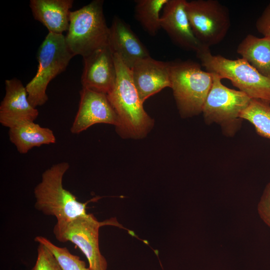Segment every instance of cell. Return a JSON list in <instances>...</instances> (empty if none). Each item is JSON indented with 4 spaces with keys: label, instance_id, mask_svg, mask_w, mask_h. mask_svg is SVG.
<instances>
[{
    "label": "cell",
    "instance_id": "1",
    "mask_svg": "<svg viewBox=\"0 0 270 270\" xmlns=\"http://www.w3.org/2000/svg\"><path fill=\"white\" fill-rule=\"evenodd\" d=\"M113 54L116 79L114 88L107 95L118 117L116 130L124 138H142L152 128L154 120L144 108L132 81L130 68L118 55Z\"/></svg>",
    "mask_w": 270,
    "mask_h": 270
},
{
    "label": "cell",
    "instance_id": "2",
    "mask_svg": "<svg viewBox=\"0 0 270 270\" xmlns=\"http://www.w3.org/2000/svg\"><path fill=\"white\" fill-rule=\"evenodd\" d=\"M69 168L67 162L53 164L44 172L40 182L34 188L35 208L44 215L54 216L57 222L87 214V203L79 202L64 188L63 178Z\"/></svg>",
    "mask_w": 270,
    "mask_h": 270
},
{
    "label": "cell",
    "instance_id": "3",
    "mask_svg": "<svg viewBox=\"0 0 270 270\" xmlns=\"http://www.w3.org/2000/svg\"><path fill=\"white\" fill-rule=\"evenodd\" d=\"M103 3L94 0L71 12L65 40L74 56L84 58L108 46L110 28L104 14Z\"/></svg>",
    "mask_w": 270,
    "mask_h": 270
},
{
    "label": "cell",
    "instance_id": "4",
    "mask_svg": "<svg viewBox=\"0 0 270 270\" xmlns=\"http://www.w3.org/2000/svg\"><path fill=\"white\" fill-rule=\"evenodd\" d=\"M170 64V88L180 116L186 118L201 114L212 86V74L190 60Z\"/></svg>",
    "mask_w": 270,
    "mask_h": 270
},
{
    "label": "cell",
    "instance_id": "5",
    "mask_svg": "<svg viewBox=\"0 0 270 270\" xmlns=\"http://www.w3.org/2000/svg\"><path fill=\"white\" fill-rule=\"evenodd\" d=\"M196 54L206 71L230 80L251 99L270 104V79L261 74L245 60L242 58L230 60L213 55L210 48L203 46Z\"/></svg>",
    "mask_w": 270,
    "mask_h": 270
},
{
    "label": "cell",
    "instance_id": "6",
    "mask_svg": "<svg viewBox=\"0 0 270 270\" xmlns=\"http://www.w3.org/2000/svg\"><path fill=\"white\" fill-rule=\"evenodd\" d=\"M74 56L63 34L48 32L38 48L37 72L26 86L28 100L32 106L36 108L47 102L48 84L65 70Z\"/></svg>",
    "mask_w": 270,
    "mask_h": 270
},
{
    "label": "cell",
    "instance_id": "7",
    "mask_svg": "<svg viewBox=\"0 0 270 270\" xmlns=\"http://www.w3.org/2000/svg\"><path fill=\"white\" fill-rule=\"evenodd\" d=\"M210 73L212 84L202 112L204 120L208 124H219L224 135L232 136L240 129L243 120L240 114L252 99L239 90L226 87L220 76Z\"/></svg>",
    "mask_w": 270,
    "mask_h": 270
},
{
    "label": "cell",
    "instance_id": "8",
    "mask_svg": "<svg viewBox=\"0 0 270 270\" xmlns=\"http://www.w3.org/2000/svg\"><path fill=\"white\" fill-rule=\"evenodd\" d=\"M116 220L99 222L92 214H86L74 218L57 222L53 228L56 239L70 242L84 254L92 270H106L108 262L99 247V230L105 225H116Z\"/></svg>",
    "mask_w": 270,
    "mask_h": 270
},
{
    "label": "cell",
    "instance_id": "9",
    "mask_svg": "<svg viewBox=\"0 0 270 270\" xmlns=\"http://www.w3.org/2000/svg\"><path fill=\"white\" fill-rule=\"evenodd\" d=\"M186 11L193 33L202 46L210 48L226 36L230 26V13L218 0L186 1Z\"/></svg>",
    "mask_w": 270,
    "mask_h": 270
},
{
    "label": "cell",
    "instance_id": "10",
    "mask_svg": "<svg viewBox=\"0 0 270 270\" xmlns=\"http://www.w3.org/2000/svg\"><path fill=\"white\" fill-rule=\"evenodd\" d=\"M80 94L78 109L70 129L72 134H78L96 124L118 126V116L106 94L82 88Z\"/></svg>",
    "mask_w": 270,
    "mask_h": 270
},
{
    "label": "cell",
    "instance_id": "11",
    "mask_svg": "<svg viewBox=\"0 0 270 270\" xmlns=\"http://www.w3.org/2000/svg\"><path fill=\"white\" fill-rule=\"evenodd\" d=\"M83 59L82 88L108 94L114 88L116 79L114 54L109 46L98 50Z\"/></svg>",
    "mask_w": 270,
    "mask_h": 270
},
{
    "label": "cell",
    "instance_id": "12",
    "mask_svg": "<svg viewBox=\"0 0 270 270\" xmlns=\"http://www.w3.org/2000/svg\"><path fill=\"white\" fill-rule=\"evenodd\" d=\"M5 96L0 105V123L9 128L34 122L38 111L32 106L22 82L16 78L5 81Z\"/></svg>",
    "mask_w": 270,
    "mask_h": 270
},
{
    "label": "cell",
    "instance_id": "13",
    "mask_svg": "<svg viewBox=\"0 0 270 270\" xmlns=\"http://www.w3.org/2000/svg\"><path fill=\"white\" fill-rule=\"evenodd\" d=\"M186 0H168L160 16L161 28L182 48L196 52L202 46L194 36L186 11Z\"/></svg>",
    "mask_w": 270,
    "mask_h": 270
},
{
    "label": "cell",
    "instance_id": "14",
    "mask_svg": "<svg viewBox=\"0 0 270 270\" xmlns=\"http://www.w3.org/2000/svg\"><path fill=\"white\" fill-rule=\"evenodd\" d=\"M140 98L144 102L165 88L171 87L170 62L148 57L136 62L130 69Z\"/></svg>",
    "mask_w": 270,
    "mask_h": 270
},
{
    "label": "cell",
    "instance_id": "15",
    "mask_svg": "<svg viewBox=\"0 0 270 270\" xmlns=\"http://www.w3.org/2000/svg\"><path fill=\"white\" fill-rule=\"evenodd\" d=\"M108 46L130 69L138 61L150 56L130 26L118 16L114 18L110 28Z\"/></svg>",
    "mask_w": 270,
    "mask_h": 270
},
{
    "label": "cell",
    "instance_id": "16",
    "mask_svg": "<svg viewBox=\"0 0 270 270\" xmlns=\"http://www.w3.org/2000/svg\"><path fill=\"white\" fill-rule=\"evenodd\" d=\"M72 0H30V7L34 18L50 32L62 34L70 24Z\"/></svg>",
    "mask_w": 270,
    "mask_h": 270
},
{
    "label": "cell",
    "instance_id": "17",
    "mask_svg": "<svg viewBox=\"0 0 270 270\" xmlns=\"http://www.w3.org/2000/svg\"><path fill=\"white\" fill-rule=\"evenodd\" d=\"M10 140L20 154H26L34 147L54 144L56 136L52 130L34 122L20 124L9 128Z\"/></svg>",
    "mask_w": 270,
    "mask_h": 270
},
{
    "label": "cell",
    "instance_id": "18",
    "mask_svg": "<svg viewBox=\"0 0 270 270\" xmlns=\"http://www.w3.org/2000/svg\"><path fill=\"white\" fill-rule=\"evenodd\" d=\"M236 52L261 74L270 79V38L248 34L239 44Z\"/></svg>",
    "mask_w": 270,
    "mask_h": 270
},
{
    "label": "cell",
    "instance_id": "19",
    "mask_svg": "<svg viewBox=\"0 0 270 270\" xmlns=\"http://www.w3.org/2000/svg\"><path fill=\"white\" fill-rule=\"evenodd\" d=\"M168 0L135 1V18L150 35L154 36L161 28L160 12Z\"/></svg>",
    "mask_w": 270,
    "mask_h": 270
},
{
    "label": "cell",
    "instance_id": "20",
    "mask_svg": "<svg viewBox=\"0 0 270 270\" xmlns=\"http://www.w3.org/2000/svg\"><path fill=\"white\" fill-rule=\"evenodd\" d=\"M240 118L249 122L258 135L270 140V104L252 99Z\"/></svg>",
    "mask_w": 270,
    "mask_h": 270
},
{
    "label": "cell",
    "instance_id": "21",
    "mask_svg": "<svg viewBox=\"0 0 270 270\" xmlns=\"http://www.w3.org/2000/svg\"><path fill=\"white\" fill-rule=\"evenodd\" d=\"M34 240L44 244L52 252L64 270H92L86 266L85 262L78 256L72 254L66 247L58 246L42 236H37Z\"/></svg>",
    "mask_w": 270,
    "mask_h": 270
},
{
    "label": "cell",
    "instance_id": "22",
    "mask_svg": "<svg viewBox=\"0 0 270 270\" xmlns=\"http://www.w3.org/2000/svg\"><path fill=\"white\" fill-rule=\"evenodd\" d=\"M38 244L36 262L31 270H64L52 252L44 244Z\"/></svg>",
    "mask_w": 270,
    "mask_h": 270
},
{
    "label": "cell",
    "instance_id": "23",
    "mask_svg": "<svg viewBox=\"0 0 270 270\" xmlns=\"http://www.w3.org/2000/svg\"><path fill=\"white\" fill-rule=\"evenodd\" d=\"M262 220L270 228V182L266 185L257 206Z\"/></svg>",
    "mask_w": 270,
    "mask_h": 270
},
{
    "label": "cell",
    "instance_id": "24",
    "mask_svg": "<svg viewBox=\"0 0 270 270\" xmlns=\"http://www.w3.org/2000/svg\"><path fill=\"white\" fill-rule=\"evenodd\" d=\"M256 28L264 36L270 38V2L256 20Z\"/></svg>",
    "mask_w": 270,
    "mask_h": 270
}]
</instances>
